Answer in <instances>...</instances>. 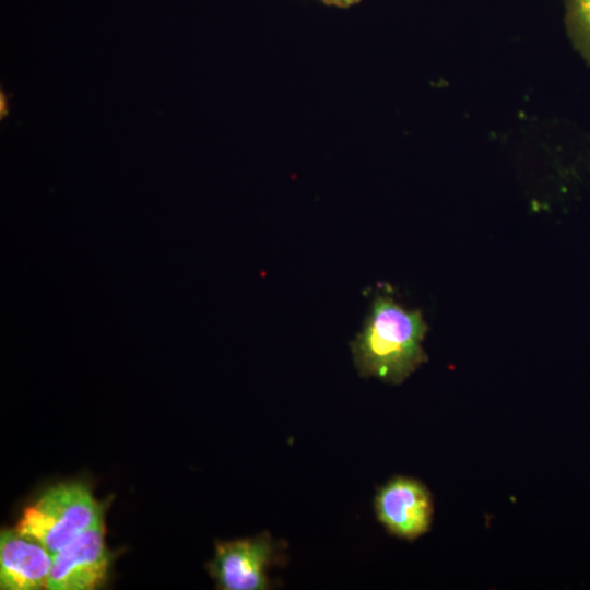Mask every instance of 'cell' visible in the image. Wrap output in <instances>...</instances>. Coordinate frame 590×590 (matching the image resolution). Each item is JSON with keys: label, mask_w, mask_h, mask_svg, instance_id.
Here are the masks:
<instances>
[{"label": "cell", "mask_w": 590, "mask_h": 590, "mask_svg": "<svg viewBox=\"0 0 590 590\" xmlns=\"http://www.w3.org/2000/svg\"><path fill=\"white\" fill-rule=\"evenodd\" d=\"M111 557L103 519L52 554L47 589L93 590L108 579Z\"/></svg>", "instance_id": "cell-4"}, {"label": "cell", "mask_w": 590, "mask_h": 590, "mask_svg": "<svg viewBox=\"0 0 590 590\" xmlns=\"http://www.w3.org/2000/svg\"><path fill=\"white\" fill-rule=\"evenodd\" d=\"M427 324L388 294H377L362 331L351 343L359 375L399 385L427 361L422 342Z\"/></svg>", "instance_id": "cell-1"}, {"label": "cell", "mask_w": 590, "mask_h": 590, "mask_svg": "<svg viewBox=\"0 0 590 590\" xmlns=\"http://www.w3.org/2000/svg\"><path fill=\"white\" fill-rule=\"evenodd\" d=\"M375 512L386 530L398 538L415 540L432 524V494L418 480L394 476L375 496Z\"/></svg>", "instance_id": "cell-5"}, {"label": "cell", "mask_w": 590, "mask_h": 590, "mask_svg": "<svg viewBox=\"0 0 590 590\" xmlns=\"http://www.w3.org/2000/svg\"><path fill=\"white\" fill-rule=\"evenodd\" d=\"M276 559L269 533L217 542L206 569L222 590H266L271 588L268 570Z\"/></svg>", "instance_id": "cell-3"}, {"label": "cell", "mask_w": 590, "mask_h": 590, "mask_svg": "<svg viewBox=\"0 0 590 590\" xmlns=\"http://www.w3.org/2000/svg\"><path fill=\"white\" fill-rule=\"evenodd\" d=\"M52 554L37 540L15 528L0 534V588L38 590L47 588Z\"/></svg>", "instance_id": "cell-6"}, {"label": "cell", "mask_w": 590, "mask_h": 590, "mask_svg": "<svg viewBox=\"0 0 590 590\" xmlns=\"http://www.w3.org/2000/svg\"><path fill=\"white\" fill-rule=\"evenodd\" d=\"M327 5H335L339 8H347L356 4L361 0H321Z\"/></svg>", "instance_id": "cell-8"}, {"label": "cell", "mask_w": 590, "mask_h": 590, "mask_svg": "<svg viewBox=\"0 0 590 590\" xmlns=\"http://www.w3.org/2000/svg\"><path fill=\"white\" fill-rule=\"evenodd\" d=\"M574 12L580 33L590 50V0H574Z\"/></svg>", "instance_id": "cell-7"}, {"label": "cell", "mask_w": 590, "mask_h": 590, "mask_svg": "<svg viewBox=\"0 0 590 590\" xmlns=\"http://www.w3.org/2000/svg\"><path fill=\"white\" fill-rule=\"evenodd\" d=\"M102 519L103 507L84 483L62 482L27 506L14 528L54 554Z\"/></svg>", "instance_id": "cell-2"}, {"label": "cell", "mask_w": 590, "mask_h": 590, "mask_svg": "<svg viewBox=\"0 0 590 590\" xmlns=\"http://www.w3.org/2000/svg\"><path fill=\"white\" fill-rule=\"evenodd\" d=\"M8 96L7 94L1 90V93H0V116H1V119L5 116H8L9 114V106H8Z\"/></svg>", "instance_id": "cell-9"}]
</instances>
